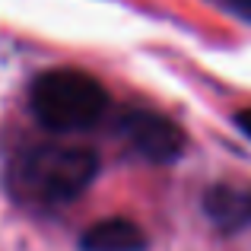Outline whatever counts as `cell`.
I'll return each mask as SVG.
<instances>
[{
    "label": "cell",
    "mask_w": 251,
    "mask_h": 251,
    "mask_svg": "<svg viewBox=\"0 0 251 251\" xmlns=\"http://www.w3.org/2000/svg\"><path fill=\"white\" fill-rule=\"evenodd\" d=\"M121 137L134 147V153H140L147 162L166 166L175 162L184 150V134L175 121H169L166 115L156 111H143V108H130L121 115L118 121Z\"/></svg>",
    "instance_id": "cell-3"
},
{
    "label": "cell",
    "mask_w": 251,
    "mask_h": 251,
    "mask_svg": "<svg viewBox=\"0 0 251 251\" xmlns=\"http://www.w3.org/2000/svg\"><path fill=\"white\" fill-rule=\"evenodd\" d=\"M232 3V10L235 13H242V16H248L251 19V0H229Z\"/></svg>",
    "instance_id": "cell-7"
},
{
    "label": "cell",
    "mask_w": 251,
    "mask_h": 251,
    "mask_svg": "<svg viewBox=\"0 0 251 251\" xmlns=\"http://www.w3.org/2000/svg\"><path fill=\"white\" fill-rule=\"evenodd\" d=\"M147 248V235L137 223L111 216V220H99L80 235V251H143Z\"/></svg>",
    "instance_id": "cell-4"
},
{
    "label": "cell",
    "mask_w": 251,
    "mask_h": 251,
    "mask_svg": "<svg viewBox=\"0 0 251 251\" xmlns=\"http://www.w3.org/2000/svg\"><path fill=\"white\" fill-rule=\"evenodd\" d=\"M99 159L86 147L42 143L19 153L10 166V191L25 207H64L92 184Z\"/></svg>",
    "instance_id": "cell-1"
},
{
    "label": "cell",
    "mask_w": 251,
    "mask_h": 251,
    "mask_svg": "<svg viewBox=\"0 0 251 251\" xmlns=\"http://www.w3.org/2000/svg\"><path fill=\"white\" fill-rule=\"evenodd\" d=\"M235 124L242 127V134H245V137H251V108L239 111V115H235Z\"/></svg>",
    "instance_id": "cell-6"
},
{
    "label": "cell",
    "mask_w": 251,
    "mask_h": 251,
    "mask_svg": "<svg viewBox=\"0 0 251 251\" xmlns=\"http://www.w3.org/2000/svg\"><path fill=\"white\" fill-rule=\"evenodd\" d=\"M203 210L220 229H242L251 223V188L216 184L203 197Z\"/></svg>",
    "instance_id": "cell-5"
},
{
    "label": "cell",
    "mask_w": 251,
    "mask_h": 251,
    "mask_svg": "<svg viewBox=\"0 0 251 251\" xmlns=\"http://www.w3.org/2000/svg\"><path fill=\"white\" fill-rule=\"evenodd\" d=\"M32 115L54 134L89 130L108 111V92L83 70H48L32 83Z\"/></svg>",
    "instance_id": "cell-2"
}]
</instances>
